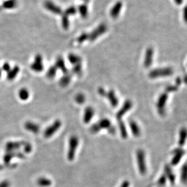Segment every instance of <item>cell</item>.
I'll list each match as a JSON object with an SVG mask.
<instances>
[{"instance_id": "obj_1", "label": "cell", "mask_w": 187, "mask_h": 187, "mask_svg": "<svg viewBox=\"0 0 187 187\" xmlns=\"http://www.w3.org/2000/svg\"><path fill=\"white\" fill-rule=\"evenodd\" d=\"M103 129L108 131L112 135H114L116 132L115 128L112 124L111 121L106 118H102L98 121L92 124L90 128V131L92 134H97Z\"/></svg>"}, {"instance_id": "obj_2", "label": "cell", "mask_w": 187, "mask_h": 187, "mask_svg": "<svg viewBox=\"0 0 187 187\" xmlns=\"http://www.w3.org/2000/svg\"><path fill=\"white\" fill-rule=\"evenodd\" d=\"M79 144V139L76 136H72L69 140V147L67 153V158L69 161H73L76 156V151Z\"/></svg>"}, {"instance_id": "obj_3", "label": "cell", "mask_w": 187, "mask_h": 187, "mask_svg": "<svg viewBox=\"0 0 187 187\" xmlns=\"http://www.w3.org/2000/svg\"><path fill=\"white\" fill-rule=\"evenodd\" d=\"M136 159L139 172L141 174L144 175L147 172V166L145 163V155L143 150L139 149L136 152Z\"/></svg>"}, {"instance_id": "obj_4", "label": "cell", "mask_w": 187, "mask_h": 187, "mask_svg": "<svg viewBox=\"0 0 187 187\" xmlns=\"http://www.w3.org/2000/svg\"><path fill=\"white\" fill-rule=\"evenodd\" d=\"M173 74V69L171 68H164L160 69H154L149 74V77L151 79L158 77H168Z\"/></svg>"}, {"instance_id": "obj_5", "label": "cell", "mask_w": 187, "mask_h": 187, "mask_svg": "<svg viewBox=\"0 0 187 187\" xmlns=\"http://www.w3.org/2000/svg\"><path fill=\"white\" fill-rule=\"evenodd\" d=\"M62 123L60 120H56L52 124L46 128L44 130L43 136L45 138H50L52 137L61 127Z\"/></svg>"}, {"instance_id": "obj_6", "label": "cell", "mask_w": 187, "mask_h": 187, "mask_svg": "<svg viewBox=\"0 0 187 187\" xmlns=\"http://www.w3.org/2000/svg\"><path fill=\"white\" fill-rule=\"evenodd\" d=\"M108 30V27L106 24L105 23H102L99 24L94 31H92L89 34V40L91 41H94L101 35H103Z\"/></svg>"}, {"instance_id": "obj_7", "label": "cell", "mask_w": 187, "mask_h": 187, "mask_svg": "<svg viewBox=\"0 0 187 187\" xmlns=\"http://www.w3.org/2000/svg\"><path fill=\"white\" fill-rule=\"evenodd\" d=\"M31 68L35 73H41L43 71L44 66L43 64V57L40 54L35 55L34 62L31 65Z\"/></svg>"}, {"instance_id": "obj_8", "label": "cell", "mask_w": 187, "mask_h": 187, "mask_svg": "<svg viewBox=\"0 0 187 187\" xmlns=\"http://www.w3.org/2000/svg\"><path fill=\"white\" fill-rule=\"evenodd\" d=\"M168 99L167 93L162 94L158 99L157 102V108L158 112L160 115H163L165 112V106Z\"/></svg>"}, {"instance_id": "obj_9", "label": "cell", "mask_w": 187, "mask_h": 187, "mask_svg": "<svg viewBox=\"0 0 187 187\" xmlns=\"http://www.w3.org/2000/svg\"><path fill=\"white\" fill-rule=\"evenodd\" d=\"M133 107V103L131 100H128L125 101L124 103L121 108L120 109V110L117 112L116 114V118L118 120H121V118L123 117V115L125 114L127 112H128Z\"/></svg>"}, {"instance_id": "obj_10", "label": "cell", "mask_w": 187, "mask_h": 187, "mask_svg": "<svg viewBox=\"0 0 187 187\" xmlns=\"http://www.w3.org/2000/svg\"><path fill=\"white\" fill-rule=\"evenodd\" d=\"M44 6L46 9L56 15H60L62 14V9L60 7L55 5L51 1H46L44 3Z\"/></svg>"}, {"instance_id": "obj_11", "label": "cell", "mask_w": 187, "mask_h": 187, "mask_svg": "<svg viewBox=\"0 0 187 187\" xmlns=\"http://www.w3.org/2000/svg\"><path fill=\"white\" fill-rule=\"evenodd\" d=\"M153 56H154V49L153 47H150L147 49L145 58H144V66L147 68H150L153 61Z\"/></svg>"}, {"instance_id": "obj_12", "label": "cell", "mask_w": 187, "mask_h": 187, "mask_svg": "<svg viewBox=\"0 0 187 187\" xmlns=\"http://www.w3.org/2000/svg\"><path fill=\"white\" fill-rule=\"evenodd\" d=\"M172 153L174 154V156L171 160V165L172 166H175L177 165L181 160L182 157L185 154V151L181 148H178L174 150Z\"/></svg>"}, {"instance_id": "obj_13", "label": "cell", "mask_w": 187, "mask_h": 187, "mask_svg": "<svg viewBox=\"0 0 187 187\" xmlns=\"http://www.w3.org/2000/svg\"><path fill=\"white\" fill-rule=\"evenodd\" d=\"M105 97L107 98L108 101L109 102L111 105L112 107H116L118 105V99L116 96V94L114 90L111 89L109 91H106Z\"/></svg>"}, {"instance_id": "obj_14", "label": "cell", "mask_w": 187, "mask_h": 187, "mask_svg": "<svg viewBox=\"0 0 187 187\" xmlns=\"http://www.w3.org/2000/svg\"><path fill=\"white\" fill-rule=\"evenodd\" d=\"M24 129L33 134H38L40 131V127L38 124L32 121H27L24 123Z\"/></svg>"}, {"instance_id": "obj_15", "label": "cell", "mask_w": 187, "mask_h": 187, "mask_svg": "<svg viewBox=\"0 0 187 187\" xmlns=\"http://www.w3.org/2000/svg\"><path fill=\"white\" fill-rule=\"evenodd\" d=\"M123 7V3L121 2H116L110 10V16L111 18L115 19L120 14L121 10Z\"/></svg>"}, {"instance_id": "obj_16", "label": "cell", "mask_w": 187, "mask_h": 187, "mask_svg": "<svg viewBox=\"0 0 187 187\" xmlns=\"http://www.w3.org/2000/svg\"><path fill=\"white\" fill-rule=\"evenodd\" d=\"M95 114V111L94 108L91 106H87L84 111L83 115V121L85 123H89Z\"/></svg>"}, {"instance_id": "obj_17", "label": "cell", "mask_w": 187, "mask_h": 187, "mask_svg": "<svg viewBox=\"0 0 187 187\" xmlns=\"http://www.w3.org/2000/svg\"><path fill=\"white\" fill-rule=\"evenodd\" d=\"M55 66L57 69H60L65 74H68V69L66 66L65 60L61 56H59L56 58Z\"/></svg>"}, {"instance_id": "obj_18", "label": "cell", "mask_w": 187, "mask_h": 187, "mask_svg": "<svg viewBox=\"0 0 187 187\" xmlns=\"http://www.w3.org/2000/svg\"><path fill=\"white\" fill-rule=\"evenodd\" d=\"M24 142H10L6 145L7 151H17L18 149L23 146Z\"/></svg>"}, {"instance_id": "obj_19", "label": "cell", "mask_w": 187, "mask_h": 187, "mask_svg": "<svg viewBox=\"0 0 187 187\" xmlns=\"http://www.w3.org/2000/svg\"><path fill=\"white\" fill-rule=\"evenodd\" d=\"M164 170H165V175L166 177V178L168 179L171 184H174L176 180V177L174 173L172 172L171 168L168 165H166L165 166Z\"/></svg>"}, {"instance_id": "obj_20", "label": "cell", "mask_w": 187, "mask_h": 187, "mask_svg": "<svg viewBox=\"0 0 187 187\" xmlns=\"http://www.w3.org/2000/svg\"><path fill=\"white\" fill-rule=\"evenodd\" d=\"M129 124H130V130H131L133 136H134L135 137L140 136L141 132H140V129L139 125L137 124V123L136 121L132 120V121H130Z\"/></svg>"}, {"instance_id": "obj_21", "label": "cell", "mask_w": 187, "mask_h": 187, "mask_svg": "<svg viewBox=\"0 0 187 187\" xmlns=\"http://www.w3.org/2000/svg\"><path fill=\"white\" fill-rule=\"evenodd\" d=\"M186 139H187V129L186 128H182L179 132V148L182 147L185 145Z\"/></svg>"}, {"instance_id": "obj_22", "label": "cell", "mask_w": 187, "mask_h": 187, "mask_svg": "<svg viewBox=\"0 0 187 187\" xmlns=\"http://www.w3.org/2000/svg\"><path fill=\"white\" fill-rule=\"evenodd\" d=\"M68 59L73 66L82 63V58L79 55L74 53H69L68 56Z\"/></svg>"}, {"instance_id": "obj_23", "label": "cell", "mask_w": 187, "mask_h": 187, "mask_svg": "<svg viewBox=\"0 0 187 187\" xmlns=\"http://www.w3.org/2000/svg\"><path fill=\"white\" fill-rule=\"evenodd\" d=\"M19 72H20V68L18 66H15L8 73L7 79L9 81L14 80L17 76Z\"/></svg>"}, {"instance_id": "obj_24", "label": "cell", "mask_w": 187, "mask_h": 187, "mask_svg": "<svg viewBox=\"0 0 187 187\" xmlns=\"http://www.w3.org/2000/svg\"><path fill=\"white\" fill-rule=\"evenodd\" d=\"M71 81V76L68 74H65L60 79L59 81V84L61 87H66L70 83Z\"/></svg>"}, {"instance_id": "obj_25", "label": "cell", "mask_w": 187, "mask_h": 187, "mask_svg": "<svg viewBox=\"0 0 187 187\" xmlns=\"http://www.w3.org/2000/svg\"><path fill=\"white\" fill-rule=\"evenodd\" d=\"M118 126L120 132V135L123 139H127L128 137V133L126 126L122 120H118Z\"/></svg>"}, {"instance_id": "obj_26", "label": "cell", "mask_w": 187, "mask_h": 187, "mask_svg": "<svg viewBox=\"0 0 187 187\" xmlns=\"http://www.w3.org/2000/svg\"><path fill=\"white\" fill-rule=\"evenodd\" d=\"M37 184L41 187H49L52 185V181L46 177H40L37 180Z\"/></svg>"}, {"instance_id": "obj_27", "label": "cell", "mask_w": 187, "mask_h": 187, "mask_svg": "<svg viewBox=\"0 0 187 187\" xmlns=\"http://www.w3.org/2000/svg\"><path fill=\"white\" fill-rule=\"evenodd\" d=\"M78 11L83 18H86L88 15V7L86 4L80 5L78 8Z\"/></svg>"}, {"instance_id": "obj_28", "label": "cell", "mask_w": 187, "mask_h": 187, "mask_svg": "<svg viewBox=\"0 0 187 187\" xmlns=\"http://www.w3.org/2000/svg\"><path fill=\"white\" fill-rule=\"evenodd\" d=\"M17 6V0H6L3 4V7L6 9H15Z\"/></svg>"}, {"instance_id": "obj_29", "label": "cell", "mask_w": 187, "mask_h": 187, "mask_svg": "<svg viewBox=\"0 0 187 187\" xmlns=\"http://www.w3.org/2000/svg\"><path fill=\"white\" fill-rule=\"evenodd\" d=\"M18 97L20 100L23 101H26L27 100L29 96V91L27 90L26 88H21L19 91H18Z\"/></svg>"}, {"instance_id": "obj_30", "label": "cell", "mask_w": 187, "mask_h": 187, "mask_svg": "<svg viewBox=\"0 0 187 187\" xmlns=\"http://www.w3.org/2000/svg\"><path fill=\"white\" fill-rule=\"evenodd\" d=\"M181 181L183 184L187 183V163L184 164L181 169Z\"/></svg>"}, {"instance_id": "obj_31", "label": "cell", "mask_w": 187, "mask_h": 187, "mask_svg": "<svg viewBox=\"0 0 187 187\" xmlns=\"http://www.w3.org/2000/svg\"><path fill=\"white\" fill-rule=\"evenodd\" d=\"M16 153L17 151H7V153L5 154L3 157L4 162L6 164H9L11 161V160L14 157H16Z\"/></svg>"}, {"instance_id": "obj_32", "label": "cell", "mask_w": 187, "mask_h": 187, "mask_svg": "<svg viewBox=\"0 0 187 187\" xmlns=\"http://www.w3.org/2000/svg\"><path fill=\"white\" fill-rule=\"evenodd\" d=\"M56 71H57V68H56V66H50L47 73H46V76L48 79H53V77H55L56 74Z\"/></svg>"}, {"instance_id": "obj_33", "label": "cell", "mask_w": 187, "mask_h": 187, "mask_svg": "<svg viewBox=\"0 0 187 187\" xmlns=\"http://www.w3.org/2000/svg\"><path fill=\"white\" fill-rule=\"evenodd\" d=\"M61 25L63 28L65 30L68 29L69 27V17L65 15V14L62 16L61 18Z\"/></svg>"}, {"instance_id": "obj_34", "label": "cell", "mask_w": 187, "mask_h": 187, "mask_svg": "<svg viewBox=\"0 0 187 187\" xmlns=\"http://www.w3.org/2000/svg\"><path fill=\"white\" fill-rule=\"evenodd\" d=\"M72 72L73 74L80 76L82 74V64H77L76 65H74L73 69H72Z\"/></svg>"}, {"instance_id": "obj_35", "label": "cell", "mask_w": 187, "mask_h": 187, "mask_svg": "<svg viewBox=\"0 0 187 187\" xmlns=\"http://www.w3.org/2000/svg\"><path fill=\"white\" fill-rule=\"evenodd\" d=\"M75 100L76 102L79 104V105H82L86 101V97L85 95L82 94V93H79L77 94L76 97H75Z\"/></svg>"}, {"instance_id": "obj_36", "label": "cell", "mask_w": 187, "mask_h": 187, "mask_svg": "<svg viewBox=\"0 0 187 187\" xmlns=\"http://www.w3.org/2000/svg\"><path fill=\"white\" fill-rule=\"evenodd\" d=\"M77 10L74 6H71L66 9V11H65V15L69 17V16L71 15H75L77 13Z\"/></svg>"}, {"instance_id": "obj_37", "label": "cell", "mask_w": 187, "mask_h": 187, "mask_svg": "<svg viewBox=\"0 0 187 187\" xmlns=\"http://www.w3.org/2000/svg\"><path fill=\"white\" fill-rule=\"evenodd\" d=\"M89 39V34L86 33V32H84V33H82L77 39V41L81 44V43H83V42H85V41H86L87 40Z\"/></svg>"}, {"instance_id": "obj_38", "label": "cell", "mask_w": 187, "mask_h": 187, "mask_svg": "<svg viewBox=\"0 0 187 187\" xmlns=\"http://www.w3.org/2000/svg\"><path fill=\"white\" fill-rule=\"evenodd\" d=\"M23 151L25 153H31L32 151V146L30 143L24 142L23 144Z\"/></svg>"}, {"instance_id": "obj_39", "label": "cell", "mask_w": 187, "mask_h": 187, "mask_svg": "<svg viewBox=\"0 0 187 187\" xmlns=\"http://www.w3.org/2000/svg\"><path fill=\"white\" fill-rule=\"evenodd\" d=\"M166 177L165 174L162 175L157 181V185L160 186H163L166 184Z\"/></svg>"}, {"instance_id": "obj_40", "label": "cell", "mask_w": 187, "mask_h": 187, "mask_svg": "<svg viewBox=\"0 0 187 187\" xmlns=\"http://www.w3.org/2000/svg\"><path fill=\"white\" fill-rule=\"evenodd\" d=\"M177 89H178L177 86H168L165 89V91L167 92H174V91H177Z\"/></svg>"}, {"instance_id": "obj_41", "label": "cell", "mask_w": 187, "mask_h": 187, "mask_svg": "<svg viewBox=\"0 0 187 187\" xmlns=\"http://www.w3.org/2000/svg\"><path fill=\"white\" fill-rule=\"evenodd\" d=\"M183 19L184 22L187 24V5L184 7L183 10Z\"/></svg>"}, {"instance_id": "obj_42", "label": "cell", "mask_w": 187, "mask_h": 187, "mask_svg": "<svg viewBox=\"0 0 187 187\" xmlns=\"http://www.w3.org/2000/svg\"><path fill=\"white\" fill-rule=\"evenodd\" d=\"M3 70L6 73H8L12 68L10 66V65L8 63H5L4 65H3V68H2Z\"/></svg>"}, {"instance_id": "obj_43", "label": "cell", "mask_w": 187, "mask_h": 187, "mask_svg": "<svg viewBox=\"0 0 187 187\" xmlns=\"http://www.w3.org/2000/svg\"><path fill=\"white\" fill-rule=\"evenodd\" d=\"M97 91H98V94H99L100 96L105 97L106 91V90H105L103 88H102V87H100V88H98Z\"/></svg>"}, {"instance_id": "obj_44", "label": "cell", "mask_w": 187, "mask_h": 187, "mask_svg": "<svg viewBox=\"0 0 187 187\" xmlns=\"http://www.w3.org/2000/svg\"><path fill=\"white\" fill-rule=\"evenodd\" d=\"M11 183L8 180H4L0 183V187H10Z\"/></svg>"}, {"instance_id": "obj_45", "label": "cell", "mask_w": 187, "mask_h": 187, "mask_svg": "<svg viewBox=\"0 0 187 187\" xmlns=\"http://www.w3.org/2000/svg\"><path fill=\"white\" fill-rule=\"evenodd\" d=\"M130 186V182L128 180H124L120 185V187H129Z\"/></svg>"}, {"instance_id": "obj_46", "label": "cell", "mask_w": 187, "mask_h": 187, "mask_svg": "<svg viewBox=\"0 0 187 187\" xmlns=\"http://www.w3.org/2000/svg\"><path fill=\"white\" fill-rule=\"evenodd\" d=\"M174 2L177 5H181L183 3V0H174Z\"/></svg>"}, {"instance_id": "obj_47", "label": "cell", "mask_w": 187, "mask_h": 187, "mask_svg": "<svg viewBox=\"0 0 187 187\" xmlns=\"http://www.w3.org/2000/svg\"><path fill=\"white\" fill-rule=\"evenodd\" d=\"M181 82H182V80H181V79L180 78H177L176 79V85H177V86L180 85L181 84Z\"/></svg>"}, {"instance_id": "obj_48", "label": "cell", "mask_w": 187, "mask_h": 187, "mask_svg": "<svg viewBox=\"0 0 187 187\" xmlns=\"http://www.w3.org/2000/svg\"><path fill=\"white\" fill-rule=\"evenodd\" d=\"M183 81H184V82H185V83L187 84V75H186V76H185V77H184V79H183Z\"/></svg>"}, {"instance_id": "obj_49", "label": "cell", "mask_w": 187, "mask_h": 187, "mask_svg": "<svg viewBox=\"0 0 187 187\" xmlns=\"http://www.w3.org/2000/svg\"><path fill=\"white\" fill-rule=\"evenodd\" d=\"M2 70H1V69H0V77H1V76H2Z\"/></svg>"}, {"instance_id": "obj_50", "label": "cell", "mask_w": 187, "mask_h": 187, "mask_svg": "<svg viewBox=\"0 0 187 187\" xmlns=\"http://www.w3.org/2000/svg\"><path fill=\"white\" fill-rule=\"evenodd\" d=\"M83 1H85V2H87V1H88V0H83Z\"/></svg>"}]
</instances>
